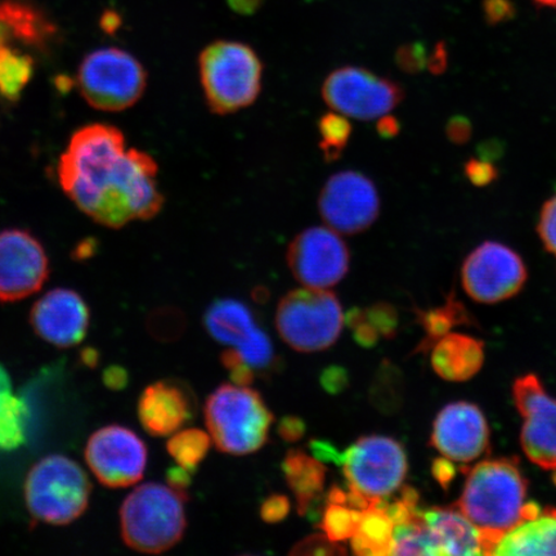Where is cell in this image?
Wrapping results in <instances>:
<instances>
[{
  "mask_svg": "<svg viewBox=\"0 0 556 556\" xmlns=\"http://www.w3.org/2000/svg\"><path fill=\"white\" fill-rule=\"evenodd\" d=\"M154 157L128 149L121 129L96 123L76 130L59 160L62 191L108 228L155 218L164 205Z\"/></svg>",
  "mask_w": 556,
  "mask_h": 556,
  "instance_id": "cell-1",
  "label": "cell"
},
{
  "mask_svg": "<svg viewBox=\"0 0 556 556\" xmlns=\"http://www.w3.org/2000/svg\"><path fill=\"white\" fill-rule=\"evenodd\" d=\"M528 484L516 458H495L471 468L455 505L479 531L492 555L504 533L540 511L527 504Z\"/></svg>",
  "mask_w": 556,
  "mask_h": 556,
  "instance_id": "cell-2",
  "label": "cell"
},
{
  "mask_svg": "<svg viewBox=\"0 0 556 556\" xmlns=\"http://www.w3.org/2000/svg\"><path fill=\"white\" fill-rule=\"evenodd\" d=\"M199 73L208 109L214 114L238 113L261 93L263 65L252 47L217 40L199 55Z\"/></svg>",
  "mask_w": 556,
  "mask_h": 556,
  "instance_id": "cell-3",
  "label": "cell"
},
{
  "mask_svg": "<svg viewBox=\"0 0 556 556\" xmlns=\"http://www.w3.org/2000/svg\"><path fill=\"white\" fill-rule=\"evenodd\" d=\"M186 497L172 486L146 483L125 498L121 509L122 536L139 553L160 554L176 546L186 530Z\"/></svg>",
  "mask_w": 556,
  "mask_h": 556,
  "instance_id": "cell-4",
  "label": "cell"
},
{
  "mask_svg": "<svg viewBox=\"0 0 556 556\" xmlns=\"http://www.w3.org/2000/svg\"><path fill=\"white\" fill-rule=\"evenodd\" d=\"M205 421L220 452L242 456L267 443L274 414L254 389L225 384L208 395Z\"/></svg>",
  "mask_w": 556,
  "mask_h": 556,
  "instance_id": "cell-5",
  "label": "cell"
},
{
  "mask_svg": "<svg viewBox=\"0 0 556 556\" xmlns=\"http://www.w3.org/2000/svg\"><path fill=\"white\" fill-rule=\"evenodd\" d=\"M89 478L78 463L51 455L34 465L25 481V502L35 519L65 526L86 511L90 496Z\"/></svg>",
  "mask_w": 556,
  "mask_h": 556,
  "instance_id": "cell-6",
  "label": "cell"
},
{
  "mask_svg": "<svg viewBox=\"0 0 556 556\" xmlns=\"http://www.w3.org/2000/svg\"><path fill=\"white\" fill-rule=\"evenodd\" d=\"M76 86L90 108L121 113L142 99L148 73L134 54L116 47L100 48L83 59Z\"/></svg>",
  "mask_w": 556,
  "mask_h": 556,
  "instance_id": "cell-7",
  "label": "cell"
},
{
  "mask_svg": "<svg viewBox=\"0 0 556 556\" xmlns=\"http://www.w3.org/2000/svg\"><path fill=\"white\" fill-rule=\"evenodd\" d=\"M343 326L342 305L328 289L293 290L278 303L277 331L283 342L296 352L328 350L337 343Z\"/></svg>",
  "mask_w": 556,
  "mask_h": 556,
  "instance_id": "cell-8",
  "label": "cell"
},
{
  "mask_svg": "<svg viewBox=\"0 0 556 556\" xmlns=\"http://www.w3.org/2000/svg\"><path fill=\"white\" fill-rule=\"evenodd\" d=\"M348 486L375 505L402 489L408 463L405 450L393 438L366 435L348 448L342 458Z\"/></svg>",
  "mask_w": 556,
  "mask_h": 556,
  "instance_id": "cell-9",
  "label": "cell"
},
{
  "mask_svg": "<svg viewBox=\"0 0 556 556\" xmlns=\"http://www.w3.org/2000/svg\"><path fill=\"white\" fill-rule=\"evenodd\" d=\"M403 97L405 90L399 83L363 67H340L329 74L323 86L328 106L357 121L380 119L397 108Z\"/></svg>",
  "mask_w": 556,
  "mask_h": 556,
  "instance_id": "cell-10",
  "label": "cell"
},
{
  "mask_svg": "<svg viewBox=\"0 0 556 556\" xmlns=\"http://www.w3.org/2000/svg\"><path fill=\"white\" fill-rule=\"evenodd\" d=\"M462 281L472 301L504 302L523 289L527 267L516 250L502 242L485 241L465 260Z\"/></svg>",
  "mask_w": 556,
  "mask_h": 556,
  "instance_id": "cell-11",
  "label": "cell"
},
{
  "mask_svg": "<svg viewBox=\"0 0 556 556\" xmlns=\"http://www.w3.org/2000/svg\"><path fill=\"white\" fill-rule=\"evenodd\" d=\"M318 211L325 224L333 231L344 235L364 232L379 217L377 186L363 173H337L319 193Z\"/></svg>",
  "mask_w": 556,
  "mask_h": 556,
  "instance_id": "cell-12",
  "label": "cell"
},
{
  "mask_svg": "<svg viewBox=\"0 0 556 556\" xmlns=\"http://www.w3.org/2000/svg\"><path fill=\"white\" fill-rule=\"evenodd\" d=\"M350 262L346 243L330 227L304 229L288 249L291 274L305 288L336 287L350 270Z\"/></svg>",
  "mask_w": 556,
  "mask_h": 556,
  "instance_id": "cell-13",
  "label": "cell"
},
{
  "mask_svg": "<svg viewBox=\"0 0 556 556\" xmlns=\"http://www.w3.org/2000/svg\"><path fill=\"white\" fill-rule=\"evenodd\" d=\"M86 460L102 484L123 489L141 481L148 465V447L134 430L109 426L90 435Z\"/></svg>",
  "mask_w": 556,
  "mask_h": 556,
  "instance_id": "cell-14",
  "label": "cell"
},
{
  "mask_svg": "<svg viewBox=\"0 0 556 556\" xmlns=\"http://www.w3.org/2000/svg\"><path fill=\"white\" fill-rule=\"evenodd\" d=\"M514 402L523 419L520 443L538 467L556 469V400L545 392L536 375L528 374L514 382Z\"/></svg>",
  "mask_w": 556,
  "mask_h": 556,
  "instance_id": "cell-15",
  "label": "cell"
},
{
  "mask_svg": "<svg viewBox=\"0 0 556 556\" xmlns=\"http://www.w3.org/2000/svg\"><path fill=\"white\" fill-rule=\"evenodd\" d=\"M50 262L40 241L24 229L0 231V302H17L43 287Z\"/></svg>",
  "mask_w": 556,
  "mask_h": 556,
  "instance_id": "cell-16",
  "label": "cell"
},
{
  "mask_svg": "<svg viewBox=\"0 0 556 556\" xmlns=\"http://www.w3.org/2000/svg\"><path fill=\"white\" fill-rule=\"evenodd\" d=\"M432 444L447 460L470 464L489 451V424L476 405L452 403L437 416Z\"/></svg>",
  "mask_w": 556,
  "mask_h": 556,
  "instance_id": "cell-17",
  "label": "cell"
},
{
  "mask_svg": "<svg viewBox=\"0 0 556 556\" xmlns=\"http://www.w3.org/2000/svg\"><path fill=\"white\" fill-rule=\"evenodd\" d=\"M89 318L85 299L74 290L62 288L41 296L30 313L34 331L59 348L79 344L87 336Z\"/></svg>",
  "mask_w": 556,
  "mask_h": 556,
  "instance_id": "cell-18",
  "label": "cell"
},
{
  "mask_svg": "<svg viewBox=\"0 0 556 556\" xmlns=\"http://www.w3.org/2000/svg\"><path fill=\"white\" fill-rule=\"evenodd\" d=\"M138 417L149 434L170 435L191 420L192 402L176 382H154L144 389L139 399Z\"/></svg>",
  "mask_w": 556,
  "mask_h": 556,
  "instance_id": "cell-19",
  "label": "cell"
},
{
  "mask_svg": "<svg viewBox=\"0 0 556 556\" xmlns=\"http://www.w3.org/2000/svg\"><path fill=\"white\" fill-rule=\"evenodd\" d=\"M430 532L444 555H490L481 531L457 507L422 510Z\"/></svg>",
  "mask_w": 556,
  "mask_h": 556,
  "instance_id": "cell-20",
  "label": "cell"
},
{
  "mask_svg": "<svg viewBox=\"0 0 556 556\" xmlns=\"http://www.w3.org/2000/svg\"><path fill=\"white\" fill-rule=\"evenodd\" d=\"M492 555H556V509L539 511L503 534Z\"/></svg>",
  "mask_w": 556,
  "mask_h": 556,
  "instance_id": "cell-21",
  "label": "cell"
},
{
  "mask_svg": "<svg viewBox=\"0 0 556 556\" xmlns=\"http://www.w3.org/2000/svg\"><path fill=\"white\" fill-rule=\"evenodd\" d=\"M483 363V343L475 338L463 333H446L434 344L432 365L444 380H469L481 370Z\"/></svg>",
  "mask_w": 556,
  "mask_h": 556,
  "instance_id": "cell-22",
  "label": "cell"
},
{
  "mask_svg": "<svg viewBox=\"0 0 556 556\" xmlns=\"http://www.w3.org/2000/svg\"><path fill=\"white\" fill-rule=\"evenodd\" d=\"M53 33L50 21L33 5L21 0H0V48L15 43L41 48Z\"/></svg>",
  "mask_w": 556,
  "mask_h": 556,
  "instance_id": "cell-23",
  "label": "cell"
},
{
  "mask_svg": "<svg viewBox=\"0 0 556 556\" xmlns=\"http://www.w3.org/2000/svg\"><path fill=\"white\" fill-rule=\"evenodd\" d=\"M205 326L219 343L242 351L262 331L252 311L233 299L215 301L205 313Z\"/></svg>",
  "mask_w": 556,
  "mask_h": 556,
  "instance_id": "cell-24",
  "label": "cell"
},
{
  "mask_svg": "<svg viewBox=\"0 0 556 556\" xmlns=\"http://www.w3.org/2000/svg\"><path fill=\"white\" fill-rule=\"evenodd\" d=\"M282 471L296 498L298 513L307 516L324 492V463L305 454L304 451L290 450L282 463Z\"/></svg>",
  "mask_w": 556,
  "mask_h": 556,
  "instance_id": "cell-25",
  "label": "cell"
},
{
  "mask_svg": "<svg viewBox=\"0 0 556 556\" xmlns=\"http://www.w3.org/2000/svg\"><path fill=\"white\" fill-rule=\"evenodd\" d=\"M394 528L392 518L378 504L363 510L358 531L352 538L354 554L392 555Z\"/></svg>",
  "mask_w": 556,
  "mask_h": 556,
  "instance_id": "cell-26",
  "label": "cell"
},
{
  "mask_svg": "<svg viewBox=\"0 0 556 556\" xmlns=\"http://www.w3.org/2000/svg\"><path fill=\"white\" fill-rule=\"evenodd\" d=\"M34 66L33 55L15 45L0 48V97L9 102L18 101L33 79Z\"/></svg>",
  "mask_w": 556,
  "mask_h": 556,
  "instance_id": "cell-27",
  "label": "cell"
},
{
  "mask_svg": "<svg viewBox=\"0 0 556 556\" xmlns=\"http://www.w3.org/2000/svg\"><path fill=\"white\" fill-rule=\"evenodd\" d=\"M392 555L441 556L440 547L422 517L421 509L405 523L395 526Z\"/></svg>",
  "mask_w": 556,
  "mask_h": 556,
  "instance_id": "cell-28",
  "label": "cell"
},
{
  "mask_svg": "<svg viewBox=\"0 0 556 556\" xmlns=\"http://www.w3.org/2000/svg\"><path fill=\"white\" fill-rule=\"evenodd\" d=\"M29 409L12 393L0 397V451L16 450L25 442Z\"/></svg>",
  "mask_w": 556,
  "mask_h": 556,
  "instance_id": "cell-29",
  "label": "cell"
},
{
  "mask_svg": "<svg viewBox=\"0 0 556 556\" xmlns=\"http://www.w3.org/2000/svg\"><path fill=\"white\" fill-rule=\"evenodd\" d=\"M212 437L200 429H186L174 434L166 450L179 467L193 475L211 448Z\"/></svg>",
  "mask_w": 556,
  "mask_h": 556,
  "instance_id": "cell-30",
  "label": "cell"
},
{
  "mask_svg": "<svg viewBox=\"0 0 556 556\" xmlns=\"http://www.w3.org/2000/svg\"><path fill=\"white\" fill-rule=\"evenodd\" d=\"M319 150L326 162H333L342 155L343 150L350 142L352 135V125L348 117L336 113L326 114L319 119Z\"/></svg>",
  "mask_w": 556,
  "mask_h": 556,
  "instance_id": "cell-31",
  "label": "cell"
},
{
  "mask_svg": "<svg viewBox=\"0 0 556 556\" xmlns=\"http://www.w3.org/2000/svg\"><path fill=\"white\" fill-rule=\"evenodd\" d=\"M361 514L363 510L344 504L326 503L319 527L332 541L352 540L358 531Z\"/></svg>",
  "mask_w": 556,
  "mask_h": 556,
  "instance_id": "cell-32",
  "label": "cell"
},
{
  "mask_svg": "<svg viewBox=\"0 0 556 556\" xmlns=\"http://www.w3.org/2000/svg\"><path fill=\"white\" fill-rule=\"evenodd\" d=\"M149 328L157 339H177L182 336L186 328V319L179 311L163 309L152 315Z\"/></svg>",
  "mask_w": 556,
  "mask_h": 556,
  "instance_id": "cell-33",
  "label": "cell"
},
{
  "mask_svg": "<svg viewBox=\"0 0 556 556\" xmlns=\"http://www.w3.org/2000/svg\"><path fill=\"white\" fill-rule=\"evenodd\" d=\"M538 235L547 252L556 256V192L541 208Z\"/></svg>",
  "mask_w": 556,
  "mask_h": 556,
  "instance_id": "cell-34",
  "label": "cell"
},
{
  "mask_svg": "<svg viewBox=\"0 0 556 556\" xmlns=\"http://www.w3.org/2000/svg\"><path fill=\"white\" fill-rule=\"evenodd\" d=\"M346 551L339 542L330 540L326 534H313L305 538L293 547L290 555H344Z\"/></svg>",
  "mask_w": 556,
  "mask_h": 556,
  "instance_id": "cell-35",
  "label": "cell"
},
{
  "mask_svg": "<svg viewBox=\"0 0 556 556\" xmlns=\"http://www.w3.org/2000/svg\"><path fill=\"white\" fill-rule=\"evenodd\" d=\"M346 323L351 326L354 339L361 346L371 348L377 344L379 332L367 321L364 309H352L346 315Z\"/></svg>",
  "mask_w": 556,
  "mask_h": 556,
  "instance_id": "cell-36",
  "label": "cell"
},
{
  "mask_svg": "<svg viewBox=\"0 0 556 556\" xmlns=\"http://www.w3.org/2000/svg\"><path fill=\"white\" fill-rule=\"evenodd\" d=\"M367 321L370 323L375 329L382 337L391 338L395 331V324H397V316L391 305L386 303H378L372 307L365 311Z\"/></svg>",
  "mask_w": 556,
  "mask_h": 556,
  "instance_id": "cell-37",
  "label": "cell"
},
{
  "mask_svg": "<svg viewBox=\"0 0 556 556\" xmlns=\"http://www.w3.org/2000/svg\"><path fill=\"white\" fill-rule=\"evenodd\" d=\"M395 61H397V65L403 72L415 74L428 66L429 58L422 45L413 43L402 46L397 54H395Z\"/></svg>",
  "mask_w": 556,
  "mask_h": 556,
  "instance_id": "cell-38",
  "label": "cell"
},
{
  "mask_svg": "<svg viewBox=\"0 0 556 556\" xmlns=\"http://www.w3.org/2000/svg\"><path fill=\"white\" fill-rule=\"evenodd\" d=\"M465 176L475 186L483 187L489 186L498 176V172L491 160L484 157L470 159L464 166Z\"/></svg>",
  "mask_w": 556,
  "mask_h": 556,
  "instance_id": "cell-39",
  "label": "cell"
},
{
  "mask_svg": "<svg viewBox=\"0 0 556 556\" xmlns=\"http://www.w3.org/2000/svg\"><path fill=\"white\" fill-rule=\"evenodd\" d=\"M290 502L287 496L273 495L261 506V518L268 525L280 523L289 516Z\"/></svg>",
  "mask_w": 556,
  "mask_h": 556,
  "instance_id": "cell-40",
  "label": "cell"
},
{
  "mask_svg": "<svg viewBox=\"0 0 556 556\" xmlns=\"http://www.w3.org/2000/svg\"><path fill=\"white\" fill-rule=\"evenodd\" d=\"M321 386L330 394H340L350 386V375L345 368L340 366H330L321 374Z\"/></svg>",
  "mask_w": 556,
  "mask_h": 556,
  "instance_id": "cell-41",
  "label": "cell"
},
{
  "mask_svg": "<svg viewBox=\"0 0 556 556\" xmlns=\"http://www.w3.org/2000/svg\"><path fill=\"white\" fill-rule=\"evenodd\" d=\"M483 10L485 20L492 25L511 20L516 13L510 0H484Z\"/></svg>",
  "mask_w": 556,
  "mask_h": 556,
  "instance_id": "cell-42",
  "label": "cell"
},
{
  "mask_svg": "<svg viewBox=\"0 0 556 556\" xmlns=\"http://www.w3.org/2000/svg\"><path fill=\"white\" fill-rule=\"evenodd\" d=\"M305 433V422L301 417L287 416L278 422V434L283 441L295 443L301 441Z\"/></svg>",
  "mask_w": 556,
  "mask_h": 556,
  "instance_id": "cell-43",
  "label": "cell"
},
{
  "mask_svg": "<svg viewBox=\"0 0 556 556\" xmlns=\"http://www.w3.org/2000/svg\"><path fill=\"white\" fill-rule=\"evenodd\" d=\"M471 134L472 127L467 117L454 116L447 124L446 135L452 143H467Z\"/></svg>",
  "mask_w": 556,
  "mask_h": 556,
  "instance_id": "cell-44",
  "label": "cell"
},
{
  "mask_svg": "<svg viewBox=\"0 0 556 556\" xmlns=\"http://www.w3.org/2000/svg\"><path fill=\"white\" fill-rule=\"evenodd\" d=\"M191 472L187 471L182 467H174L166 472V481H168L169 486L174 491H177L186 497V491L190 489L191 485Z\"/></svg>",
  "mask_w": 556,
  "mask_h": 556,
  "instance_id": "cell-45",
  "label": "cell"
},
{
  "mask_svg": "<svg viewBox=\"0 0 556 556\" xmlns=\"http://www.w3.org/2000/svg\"><path fill=\"white\" fill-rule=\"evenodd\" d=\"M311 448L317 460L342 464L343 455H340L336 447L329 442L312 441Z\"/></svg>",
  "mask_w": 556,
  "mask_h": 556,
  "instance_id": "cell-46",
  "label": "cell"
},
{
  "mask_svg": "<svg viewBox=\"0 0 556 556\" xmlns=\"http://www.w3.org/2000/svg\"><path fill=\"white\" fill-rule=\"evenodd\" d=\"M103 381L113 391H122L128 384V374L119 366L109 367L103 374Z\"/></svg>",
  "mask_w": 556,
  "mask_h": 556,
  "instance_id": "cell-47",
  "label": "cell"
},
{
  "mask_svg": "<svg viewBox=\"0 0 556 556\" xmlns=\"http://www.w3.org/2000/svg\"><path fill=\"white\" fill-rule=\"evenodd\" d=\"M264 0H227L229 10L241 16H253L262 9Z\"/></svg>",
  "mask_w": 556,
  "mask_h": 556,
  "instance_id": "cell-48",
  "label": "cell"
},
{
  "mask_svg": "<svg viewBox=\"0 0 556 556\" xmlns=\"http://www.w3.org/2000/svg\"><path fill=\"white\" fill-rule=\"evenodd\" d=\"M229 377H231L235 386L250 387L255 379L254 368L247 363L240 364L229 370Z\"/></svg>",
  "mask_w": 556,
  "mask_h": 556,
  "instance_id": "cell-49",
  "label": "cell"
},
{
  "mask_svg": "<svg viewBox=\"0 0 556 556\" xmlns=\"http://www.w3.org/2000/svg\"><path fill=\"white\" fill-rule=\"evenodd\" d=\"M447 65V52L444 50L443 45H438L432 55L428 61L430 72L441 74Z\"/></svg>",
  "mask_w": 556,
  "mask_h": 556,
  "instance_id": "cell-50",
  "label": "cell"
},
{
  "mask_svg": "<svg viewBox=\"0 0 556 556\" xmlns=\"http://www.w3.org/2000/svg\"><path fill=\"white\" fill-rule=\"evenodd\" d=\"M100 24L104 33L114 34L122 26V17L115 11H106L103 13Z\"/></svg>",
  "mask_w": 556,
  "mask_h": 556,
  "instance_id": "cell-51",
  "label": "cell"
},
{
  "mask_svg": "<svg viewBox=\"0 0 556 556\" xmlns=\"http://www.w3.org/2000/svg\"><path fill=\"white\" fill-rule=\"evenodd\" d=\"M220 363L225 366L226 370L229 371L232 370L233 367L245 363V359H243L242 354L236 350V348L231 346L220 354Z\"/></svg>",
  "mask_w": 556,
  "mask_h": 556,
  "instance_id": "cell-52",
  "label": "cell"
},
{
  "mask_svg": "<svg viewBox=\"0 0 556 556\" xmlns=\"http://www.w3.org/2000/svg\"><path fill=\"white\" fill-rule=\"evenodd\" d=\"M380 119L378 125L380 136L391 138L399 134L400 124L394 117L386 115L380 117Z\"/></svg>",
  "mask_w": 556,
  "mask_h": 556,
  "instance_id": "cell-53",
  "label": "cell"
},
{
  "mask_svg": "<svg viewBox=\"0 0 556 556\" xmlns=\"http://www.w3.org/2000/svg\"><path fill=\"white\" fill-rule=\"evenodd\" d=\"M12 393V382L9 372L5 371L3 366H0V397Z\"/></svg>",
  "mask_w": 556,
  "mask_h": 556,
  "instance_id": "cell-54",
  "label": "cell"
},
{
  "mask_svg": "<svg viewBox=\"0 0 556 556\" xmlns=\"http://www.w3.org/2000/svg\"><path fill=\"white\" fill-rule=\"evenodd\" d=\"M81 357L89 366H94L97 364V352L93 350H86L85 353L81 354Z\"/></svg>",
  "mask_w": 556,
  "mask_h": 556,
  "instance_id": "cell-55",
  "label": "cell"
},
{
  "mask_svg": "<svg viewBox=\"0 0 556 556\" xmlns=\"http://www.w3.org/2000/svg\"><path fill=\"white\" fill-rule=\"evenodd\" d=\"M540 5L551 7V9H556V0H534Z\"/></svg>",
  "mask_w": 556,
  "mask_h": 556,
  "instance_id": "cell-56",
  "label": "cell"
}]
</instances>
